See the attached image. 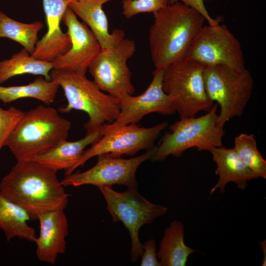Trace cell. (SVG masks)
I'll list each match as a JSON object with an SVG mask.
<instances>
[{"mask_svg": "<svg viewBox=\"0 0 266 266\" xmlns=\"http://www.w3.org/2000/svg\"><path fill=\"white\" fill-rule=\"evenodd\" d=\"M57 171L30 160L17 162L0 182V193L24 208L32 219L44 212L65 209L69 195Z\"/></svg>", "mask_w": 266, "mask_h": 266, "instance_id": "cell-1", "label": "cell"}, {"mask_svg": "<svg viewBox=\"0 0 266 266\" xmlns=\"http://www.w3.org/2000/svg\"><path fill=\"white\" fill-rule=\"evenodd\" d=\"M153 15L148 35L151 59L156 69H165L186 56L206 21L198 11L178 1Z\"/></svg>", "mask_w": 266, "mask_h": 266, "instance_id": "cell-2", "label": "cell"}, {"mask_svg": "<svg viewBox=\"0 0 266 266\" xmlns=\"http://www.w3.org/2000/svg\"><path fill=\"white\" fill-rule=\"evenodd\" d=\"M70 127L56 109L39 105L24 112L6 146L17 162L30 161L66 140Z\"/></svg>", "mask_w": 266, "mask_h": 266, "instance_id": "cell-3", "label": "cell"}, {"mask_svg": "<svg viewBox=\"0 0 266 266\" xmlns=\"http://www.w3.org/2000/svg\"><path fill=\"white\" fill-rule=\"evenodd\" d=\"M51 80L61 87L67 100L66 106L59 111L68 113L72 110L85 112L89 117L84 125L87 133L101 128L106 122L113 123L120 113L118 100L100 90L86 75L53 69Z\"/></svg>", "mask_w": 266, "mask_h": 266, "instance_id": "cell-4", "label": "cell"}, {"mask_svg": "<svg viewBox=\"0 0 266 266\" xmlns=\"http://www.w3.org/2000/svg\"><path fill=\"white\" fill-rule=\"evenodd\" d=\"M218 105L213 104L204 115L199 117L181 118L169 127L165 133L159 146L151 159L162 162L168 156H182L187 149L196 148L198 151H209L222 146L225 132L224 127L217 124Z\"/></svg>", "mask_w": 266, "mask_h": 266, "instance_id": "cell-5", "label": "cell"}, {"mask_svg": "<svg viewBox=\"0 0 266 266\" xmlns=\"http://www.w3.org/2000/svg\"><path fill=\"white\" fill-rule=\"evenodd\" d=\"M205 66L185 56L164 70L163 88L170 98L180 118L195 117L200 111H209L213 102L205 90Z\"/></svg>", "mask_w": 266, "mask_h": 266, "instance_id": "cell-6", "label": "cell"}, {"mask_svg": "<svg viewBox=\"0 0 266 266\" xmlns=\"http://www.w3.org/2000/svg\"><path fill=\"white\" fill-rule=\"evenodd\" d=\"M203 80L208 98L220 106L217 121L219 126L224 127L227 121L243 114L254 85L249 70L222 65L206 66L203 70Z\"/></svg>", "mask_w": 266, "mask_h": 266, "instance_id": "cell-7", "label": "cell"}, {"mask_svg": "<svg viewBox=\"0 0 266 266\" xmlns=\"http://www.w3.org/2000/svg\"><path fill=\"white\" fill-rule=\"evenodd\" d=\"M107 204L113 222H122L128 229L132 243L131 261L136 262L141 256L143 245L139 239V230L144 225L152 223L165 215L167 207L153 204L143 197L137 189H129L123 192L111 186L99 187Z\"/></svg>", "mask_w": 266, "mask_h": 266, "instance_id": "cell-8", "label": "cell"}, {"mask_svg": "<svg viewBox=\"0 0 266 266\" xmlns=\"http://www.w3.org/2000/svg\"><path fill=\"white\" fill-rule=\"evenodd\" d=\"M167 125L166 122H164L150 128L139 127L134 124L109 130L101 127V137L84 151L66 175L71 174L76 168L95 156L104 154L114 157L124 155L133 156L141 150H149L154 146L155 141Z\"/></svg>", "mask_w": 266, "mask_h": 266, "instance_id": "cell-9", "label": "cell"}, {"mask_svg": "<svg viewBox=\"0 0 266 266\" xmlns=\"http://www.w3.org/2000/svg\"><path fill=\"white\" fill-rule=\"evenodd\" d=\"M186 56L205 66L222 65L238 70L245 68L241 44L224 24L203 25Z\"/></svg>", "mask_w": 266, "mask_h": 266, "instance_id": "cell-10", "label": "cell"}, {"mask_svg": "<svg viewBox=\"0 0 266 266\" xmlns=\"http://www.w3.org/2000/svg\"><path fill=\"white\" fill-rule=\"evenodd\" d=\"M135 51L134 42L127 38L114 48L101 49L88 68L100 90L117 99L134 93L127 61Z\"/></svg>", "mask_w": 266, "mask_h": 266, "instance_id": "cell-11", "label": "cell"}, {"mask_svg": "<svg viewBox=\"0 0 266 266\" xmlns=\"http://www.w3.org/2000/svg\"><path fill=\"white\" fill-rule=\"evenodd\" d=\"M157 146L135 157L123 159L108 154L99 155L96 164L87 170L66 175L61 181L64 187H79L92 185L98 188L113 185L126 186L129 189H137L136 171L144 162L151 159Z\"/></svg>", "mask_w": 266, "mask_h": 266, "instance_id": "cell-12", "label": "cell"}, {"mask_svg": "<svg viewBox=\"0 0 266 266\" xmlns=\"http://www.w3.org/2000/svg\"><path fill=\"white\" fill-rule=\"evenodd\" d=\"M164 70L155 68L151 83L142 94L137 96L127 95L118 98L120 110L118 118L112 123L103 125L102 128L109 130L136 124L144 116L152 113L165 115L175 113L170 98L163 90Z\"/></svg>", "mask_w": 266, "mask_h": 266, "instance_id": "cell-13", "label": "cell"}, {"mask_svg": "<svg viewBox=\"0 0 266 266\" xmlns=\"http://www.w3.org/2000/svg\"><path fill=\"white\" fill-rule=\"evenodd\" d=\"M62 20L67 28L71 47L52 62L53 69L86 75L91 64L101 50L100 45L89 27L80 22L68 7Z\"/></svg>", "mask_w": 266, "mask_h": 266, "instance_id": "cell-14", "label": "cell"}, {"mask_svg": "<svg viewBox=\"0 0 266 266\" xmlns=\"http://www.w3.org/2000/svg\"><path fill=\"white\" fill-rule=\"evenodd\" d=\"M69 2L67 0H42L47 31L38 40L32 55L35 59L52 62L71 47L70 37L64 33L60 23Z\"/></svg>", "mask_w": 266, "mask_h": 266, "instance_id": "cell-15", "label": "cell"}, {"mask_svg": "<svg viewBox=\"0 0 266 266\" xmlns=\"http://www.w3.org/2000/svg\"><path fill=\"white\" fill-rule=\"evenodd\" d=\"M37 219L39 234L34 242L37 257L40 262L54 265L58 255L64 254L66 250L68 226L64 209L44 212Z\"/></svg>", "mask_w": 266, "mask_h": 266, "instance_id": "cell-16", "label": "cell"}, {"mask_svg": "<svg viewBox=\"0 0 266 266\" xmlns=\"http://www.w3.org/2000/svg\"><path fill=\"white\" fill-rule=\"evenodd\" d=\"M113 0H78L69 2L68 7L80 18L94 33L101 49L115 48L125 38V33L121 29L108 31L107 17L103 5Z\"/></svg>", "mask_w": 266, "mask_h": 266, "instance_id": "cell-17", "label": "cell"}, {"mask_svg": "<svg viewBox=\"0 0 266 266\" xmlns=\"http://www.w3.org/2000/svg\"><path fill=\"white\" fill-rule=\"evenodd\" d=\"M209 151L217 166L215 174L219 176L218 182L210 190V194L218 189L220 193H224L227 184L230 182L234 183L243 190L247 186L248 181L257 178L242 162L233 148L222 146Z\"/></svg>", "mask_w": 266, "mask_h": 266, "instance_id": "cell-18", "label": "cell"}, {"mask_svg": "<svg viewBox=\"0 0 266 266\" xmlns=\"http://www.w3.org/2000/svg\"><path fill=\"white\" fill-rule=\"evenodd\" d=\"M101 129L86 133L83 138L77 141L64 140L50 150L34 156L31 160L57 171L64 170L66 175L81 157L85 148L95 144L101 137Z\"/></svg>", "mask_w": 266, "mask_h": 266, "instance_id": "cell-19", "label": "cell"}, {"mask_svg": "<svg viewBox=\"0 0 266 266\" xmlns=\"http://www.w3.org/2000/svg\"><path fill=\"white\" fill-rule=\"evenodd\" d=\"M196 252L184 242L183 223L175 220L165 229L156 254L161 266H185L189 256Z\"/></svg>", "mask_w": 266, "mask_h": 266, "instance_id": "cell-20", "label": "cell"}, {"mask_svg": "<svg viewBox=\"0 0 266 266\" xmlns=\"http://www.w3.org/2000/svg\"><path fill=\"white\" fill-rule=\"evenodd\" d=\"M31 220L24 208L0 193V228L7 241L18 237L34 242L36 238L35 230L28 224Z\"/></svg>", "mask_w": 266, "mask_h": 266, "instance_id": "cell-21", "label": "cell"}, {"mask_svg": "<svg viewBox=\"0 0 266 266\" xmlns=\"http://www.w3.org/2000/svg\"><path fill=\"white\" fill-rule=\"evenodd\" d=\"M52 62L37 60L22 48L9 59L0 61V84L17 75L30 74L42 76L50 80Z\"/></svg>", "mask_w": 266, "mask_h": 266, "instance_id": "cell-22", "label": "cell"}, {"mask_svg": "<svg viewBox=\"0 0 266 266\" xmlns=\"http://www.w3.org/2000/svg\"><path fill=\"white\" fill-rule=\"evenodd\" d=\"M59 87L53 81L39 76L28 84L0 86V100L4 103H9L21 99L33 98L49 105L54 102Z\"/></svg>", "mask_w": 266, "mask_h": 266, "instance_id": "cell-23", "label": "cell"}, {"mask_svg": "<svg viewBox=\"0 0 266 266\" xmlns=\"http://www.w3.org/2000/svg\"><path fill=\"white\" fill-rule=\"evenodd\" d=\"M43 27L41 21L21 23L0 11V38H7L19 43L31 55L38 41V33Z\"/></svg>", "mask_w": 266, "mask_h": 266, "instance_id": "cell-24", "label": "cell"}, {"mask_svg": "<svg viewBox=\"0 0 266 266\" xmlns=\"http://www.w3.org/2000/svg\"><path fill=\"white\" fill-rule=\"evenodd\" d=\"M236 153L245 166L257 178H266V161L258 150L256 140L252 133H242L234 138Z\"/></svg>", "mask_w": 266, "mask_h": 266, "instance_id": "cell-25", "label": "cell"}, {"mask_svg": "<svg viewBox=\"0 0 266 266\" xmlns=\"http://www.w3.org/2000/svg\"><path fill=\"white\" fill-rule=\"evenodd\" d=\"M168 4V0H122V14L127 19H130L139 13H154Z\"/></svg>", "mask_w": 266, "mask_h": 266, "instance_id": "cell-26", "label": "cell"}, {"mask_svg": "<svg viewBox=\"0 0 266 266\" xmlns=\"http://www.w3.org/2000/svg\"><path fill=\"white\" fill-rule=\"evenodd\" d=\"M24 112L14 106L3 109L0 106V152L6 146L12 132Z\"/></svg>", "mask_w": 266, "mask_h": 266, "instance_id": "cell-27", "label": "cell"}, {"mask_svg": "<svg viewBox=\"0 0 266 266\" xmlns=\"http://www.w3.org/2000/svg\"><path fill=\"white\" fill-rule=\"evenodd\" d=\"M141 254V266H161L158 261L156 251V242L154 239H150L144 243Z\"/></svg>", "mask_w": 266, "mask_h": 266, "instance_id": "cell-28", "label": "cell"}, {"mask_svg": "<svg viewBox=\"0 0 266 266\" xmlns=\"http://www.w3.org/2000/svg\"><path fill=\"white\" fill-rule=\"evenodd\" d=\"M180 1L184 4L194 8L200 13L205 19L206 22L210 25L219 24V18H214L209 14L203 0H174Z\"/></svg>", "mask_w": 266, "mask_h": 266, "instance_id": "cell-29", "label": "cell"}, {"mask_svg": "<svg viewBox=\"0 0 266 266\" xmlns=\"http://www.w3.org/2000/svg\"><path fill=\"white\" fill-rule=\"evenodd\" d=\"M260 246L261 247L263 250L264 254V258L262 262V266H265L266 265V240L259 242Z\"/></svg>", "mask_w": 266, "mask_h": 266, "instance_id": "cell-30", "label": "cell"}, {"mask_svg": "<svg viewBox=\"0 0 266 266\" xmlns=\"http://www.w3.org/2000/svg\"><path fill=\"white\" fill-rule=\"evenodd\" d=\"M69 2H71V1H77L78 0H67Z\"/></svg>", "mask_w": 266, "mask_h": 266, "instance_id": "cell-31", "label": "cell"}]
</instances>
